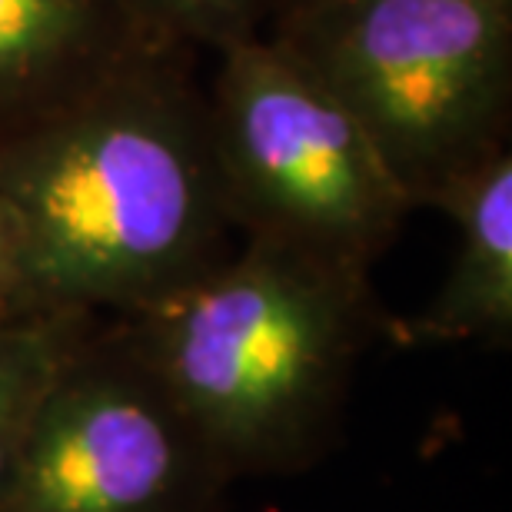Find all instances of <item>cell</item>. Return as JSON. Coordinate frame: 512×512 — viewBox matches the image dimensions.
Wrapping results in <instances>:
<instances>
[{
    "instance_id": "1",
    "label": "cell",
    "mask_w": 512,
    "mask_h": 512,
    "mask_svg": "<svg viewBox=\"0 0 512 512\" xmlns=\"http://www.w3.org/2000/svg\"><path fill=\"white\" fill-rule=\"evenodd\" d=\"M193 54L153 40L0 130V193L40 313L130 316L233 253Z\"/></svg>"
},
{
    "instance_id": "2",
    "label": "cell",
    "mask_w": 512,
    "mask_h": 512,
    "mask_svg": "<svg viewBox=\"0 0 512 512\" xmlns=\"http://www.w3.org/2000/svg\"><path fill=\"white\" fill-rule=\"evenodd\" d=\"M114 323L233 483L320 463L386 333L370 276L263 240Z\"/></svg>"
},
{
    "instance_id": "3",
    "label": "cell",
    "mask_w": 512,
    "mask_h": 512,
    "mask_svg": "<svg viewBox=\"0 0 512 512\" xmlns=\"http://www.w3.org/2000/svg\"><path fill=\"white\" fill-rule=\"evenodd\" d=\"M263 34L350 110L413 210L509 147L512 0H333Z\"/></svg>"
},
{
    "instance_id": "4",
    "label": "cell",
    "mask_w": 512,
    "mask_h": 512,
    "mask_svg": "<svg viewBox=\"0 0 512 512\" xmlns=\"http://www.w3.org/2000/svg\"><path fill=\"white\" fill-rule=\"evenodd\" d=\"M213 57L210 140L240 240H263L370 276L413 203L363 127L266 34Z\"/></svg>"
},
{
    "instance_id": "5",
    "label": "cell",
    "mask_w": 512,
    "mask_h": 512,
    "mask_svg": "<svg viewBox=\"0 0 512 512\" xmlns=\"http://www.w3.org/2000/svg\"><path fill=\"white\" fill-rule=\"evenodd\" d=\"M233 479L100 320L47 386L0 512H227Z\"/></svg>"
},
{
    "instance_id": "6",
    "label": "cell",
    "mask_w": 512,
    "mask_h": 512,
    "mask_svg": "<svg viewBox=\"0 0 512 512\" xmlns=\"http://www.w3.org/2000/svg\"><path fill=\"white\" fill-rule=\"evenodd\" d=\"M163 40L127 0H0V130Z\"/></svg>"
},
{
    "instance_id": "7",
    "label": "cell",
    "mask_w": 512,
    "mask_h": 512,
    "mask_svg": "<svg viewBox=\"0 0 512 512\" xmlns=\"http://www.w3.org/2000/svg\"><path fill=\"white\" fill-rule=\"evenodd\" d=\"M456 223L459 243L443 286L416 320L409 340L512 343V147L466 170L429 203Z\"/></svg>"
},
{
    "instance_id": "8",
    "label": "cell",
    "mask_w": 512,
    "mask_h": 512,
    "mask_svg": "<svg viewBox=\"0 0 512 512\" xmlns=\"http://www.w3.org/2000/svg\"><path fill=\"white\" fill-rule=\"evenodd\" d=\"M97 323L100 316L84 313H27L0 320V506L37 403Z\"/></svg>"
},
{
    "instance_id": "9",
    "label": "cell",
    "mask_w": 512,
    "mask_h": 512,
    "mask_svg": "<svg viewBox=\"0 0 512 512\" xmlns=\"http://www.w3.org/2000/svg\"><path fill=\"white\" fill-rule=\"evenodd\" d=\"M150 34L190 50H217L260 37L273 14V0H127Z\"/></svg>"
},
{
    "instance_id": "10",
    "label": "cell",
    "mask_w": 512,
    "mask_h": 512,
    "mask_svg": "<svg viewBox=\"0 0 512 512\" xmlns=\"http://www.w3.org/2000/svg\"><path fill=\"white\" fill-rule=\"evenodd\" d=\"M27 313L40 310L30 300L24 237H20L17 217L10 210L7 197L0 193V320H14V316Z\"/></svg>"
},
{
    "instance_id": "11",
    "label": "cell",
    "mask_w": 512,
    "mask_h": 512,
    "mask_svg": "<svg viewBox=\"0 0 512 512\" xmlns=\"http://www.w3.org/2000/svg\"><path fill=\"white\" fill-rule=\"evenodd\" d=\"M316 4H333V0H273V14H270V20H273L276 14H286V10H296V7H316Z\"/></svg>"
}]
</instances>
